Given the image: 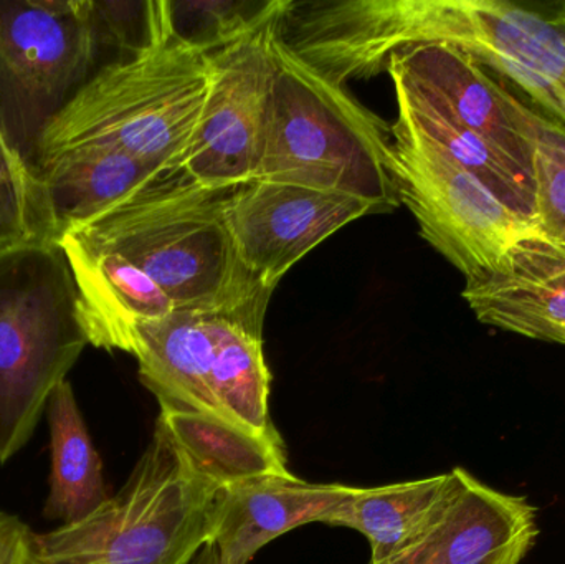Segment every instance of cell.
<instances>
[{"label": "cell", "instance_id": "12", "mask_svg": "<svg viewBox=\"0 0 565 564\" xmlns=\"http://www.w3.org/2000/svg\"><path fill=\"white\" fill-rule=\"evenodd\" d=\"M537 507L468 470L437 522L381 564H521L540 536Z\"/></svg>", "mask_w": 565, "mask_h": 564}, {"label": "cell", "instance_id": "23", "mask_svg": "<svg viewBox=\"0 0 565 564\" xmlns=\"http://www.w3.org/2000/svg\"><path fill=\"white\" fill-rule=\"evenodd\" d=\"M524 105L533 136L534 224L541 237L565 247V126L530 102Z\"/></svg>", "mask_w": 565, "mask_h": 564}, {"label": "cell", "instance_id": "21", "mask_svg": "<svg viewBox=\"0 0 565 564\" xmlns=\"http://www.w3.org/2000/svg\"><path fill=\"white\" fill-rule=\"evenodd\" d=\"M215 357L212 387L218 416L264 437H280L270 416L271 373L264 328L212 315Z\"/></svg>", "mask_w": 565, "mask_h": 564}, {"label": "cell", "instance_id": "6", "mask_svg": "<svg viewBox=\"0 0 565 564\" xmlns=\"http://www.w3.org/2000/svg\"><path fill=\"white\" fill-rule=\"evenodd\" d=\"M221 493L156 421L125 487L82 522L33 535V546L46 564H191L211 543Z\"/></svg>", "mask_w": 565, "mask_h": 564}, {"label": "cell", "instance_id": "7", "mask_svg": "<svg viewBox=\"0 0 565 564\" xmlns=\"http://www.w3.org/2000/svg\"><path fill=\"white\" fill-rule=\"evenodd\" d=\"M89 0H0V135L30 166L52 119L102 68Z\"/></svg>", "mask_w": 565, "mask_h": 564}, {"label": "cell", "instance_id": "16", "mask_svg": "<svg viewBox=\"0 0 565 564\" xmlns=\"http://www.w3.org/2000/svg\"><path fill=\"white\" fill-rule=\"evenodd\" d=\"M131 354L138 360L139 380L158 397L161 409L221 419L212 387V315L175 310L142 323L136 330Z\"/></svg>", "mask_w": 565, "mask_h": 564}, {"label": "cell", "instance_id": "19", "mask_svg": "<svg viewBox=\"0 0 565 564\" xmlns=\"http://www.w3.org/2000/svg\"><path fill=\"white\" fill-rule=\"evenodd\" d=\"M192 472L221 490L286 476L281 437H264L205 414L161 409L158 417Z\"/></svg>", "mask_w": 565, "mask_h": 564}, {"label": "cell", "instance_id": "17", "mask_svg": "<svg viewBox=\"0 0 565 564\" xmlns=\"http://www.w3.org/2000/svg\"><path fill=\"white\" fill-rule=\"evenodd\" d=\"M53 242L171 172L109 146H79L36 168Z\"/></svg>", "mask_w": 565, "mask_h": 564}, {"label": "cell", "instance_id": "13", "mask_svg": "<svg viewBox=\"0 0 565 564\" xmlns=\"http://www.w3.org/2000/svg\"><path fill=\"white\" fill-rule=\"evenodd\" d=\"M461 297L488 327L565 344V247L527 235L467 278Z\"/></svg>", "mask_w": 565, "mask_h": 564}, {"label": "cell", "instance_id": "2", "mask_svg": "<svg viewBox=\"0 0 565 564\" xmlns=\"http://www.w3.org/2000/svg\"><path fill=\"white\" fill-rule=\"evenodd\" d=\"M345 70L367 79L411 46L445 43L565 126V49L543 10L508 0H345L334 17Z\"/></svg>", "mask_w": 565, "mask_h": 564}, {"label": "cell", "instance_id": "5", "mask_svg": "<svg viewBox=\"0 0 565 564\" xmlns=\"http://www.w3.org/2000/svg\"><path fill=\"white\" fill-rule=\"evenodd\" d=\"M88 344L62 248L26 242L0 251V464L30 443Z\"/></svg>", "mask_w": 565, "mask_h": 564}, {"label": "cell", "instance_id": "26", "mask_svg": "<svg viewBox=\"0 0 565 564\" xmlns=\"http://www.w3.org/2000/svg\"><path fill=\"white\" fill-rule=\"evenodd\" d=\"M546 19L550 20L551 25L556 29L561 42L565 49V2H557L550 6V10H543Z\"/></svg>", "mask_w": 565, "mask_h": 564}, {"label": "cell", "instance_id": "15", "mask_svg": "<svg viewBox=\"0 0 565 564\" xmlns=\"http://www.w3.org/2000/svg\"><path fill=\"white\" fill-rule=\"evenodd\" d=\"M55 244L75 278L83 327L93 347L131 354L142 323L178 310L171 297L128 258L96 251L68 234Z\"/></svg>", "mask_w": 565, "mask_h": 564}, {"label": "cell", "instance_id": "24", "mask_svg": "<svg viewBox=\"0 0 565 564\" xmlns=\"http://www.w3.org/2000/svg\"><path fill=\"white\" fill-rule=\"evenodd\" d=\"M26 242H53L39 174L0 135V251Z\"/></svg>", "mask_w": 565, "mask_h": 564}, {"label": "cell", "instance_id": "20", "mask_svg": "<svg viewBox=\"0 0 565 564\" xmlns=\"http://www.w3.org/2000/svg\"><path fill=\"white\" fill-rule=\"evenodd\" d=\"M45 413L52 447V476L43 513L62 525H73L108 500L103 464L68 381L55 387Z\"/></svg>", "mask_w": 565, "mask_h": 564}, {"label": "cell", "instance_id": "11", "mask_svg": "<svg viewBox=\"0 0 565 564\" xmlns=\"http://www.w3.org/2000/svg\"><path fill=\"white\" fill-rule=\"evenodd\" d=\"M387 73L401 76L533 179V136L524 99L467 53L445 43L411 46L392 55Z\"/></svg>", "mask_w": 565, "mask_h": 564}, {"label": "cell", "instance_id": "3", "mask_svg": "<svg viewBox=\"0 0 565 564\" xmlns=\"http://www.w3.org/2000/svg\"><path fill=\"white\" fill-rule=\"evenodd\" d=\"M227 194L171 172L65 234L128 258L178 310L222 315L264 328L271 294L238 258L225 215Z\"/></svg>", "mask_w": 565, "mask_h": 564}, {"label": "cell", "instance_id": "14", "mask_svg": "<svg viewBox=\"0 0 565 564\" xmlns=\"http://www.w3.org/2000/svg\"><path fill=\"white\" fill-rule=\"evenodd\" d=\"M355 489L306 482L289 472L222 490L211 543L222 564H250L278 536L308 523L326 525L329 515Z\"/></svg>", "mask_w": 565, "mask_h": 564}, {"label": "cell", "instance_id": "28", "mask_svg": "<svg viewBox=\"0 0 565 564\" xmlns=\"http://www.w3.org/2000/svg\"><path fill=\"white\" fill-rule=\"evenodd\" d=\"M23 564H46V563L43 562L42 558H40L39 553L35 552V546H33V543H32V549H30L29 556H26L25 563H23Z\"/></svg>", "mask_w": 565, "mask_h": 564}, {"label": "cell", "instance_id": "1", "mask_svg": "<svg viewBox=\"0 0 565 564\" xmlns=\"http://www.w3.org/2000/svg\"><path fill=\"white\" fill-rule=\"evenodd\" d=\"M145 13V43L103 65L52 119L39 164L66 149L109 146L181 171L211 92L214 43L184 35L168 0L146 2Z\"/></svg>", "mask_w": 565, "mask_h": 564}, {"label": "cell", "instance_id": "4", "mask_svg": "<svg viewBox=\"0 0 565 564\" xmlns=\"http://www.w3.org/2000/svg\"><path fill=\"white\" fill-rule=\"evenodd\" d=\"M270 125L257 179L355 195L381 214L401 205L392 175L391 125L348 86L322 75L286 43L275 45Z\"/></svg>", "mask_w": 565, "mask_h": 564}, {"label": "cell", "instance_id": "8", "mask_svg": "<svg viewBox=\"0 0 565 564\" xmlns=\"http://www.w3.org/2000/svg\"><path fill=\"white\" fill-rule=\"evenodd\" d=\"M292 2L274 0L242 13L211 42L212 82L182 174L212 191L255 181L270 125L275 45Z\"/></svg>", "mask_w": 565, "mask_h": 564}, {"label": "cell", "instance_id": "27", "mask_svg": "<svg viewBox=\"0 0 565 564\" xmlns=\"http://www.w3.org/2000/svg\"><path fill=\"white\" fill-rule=\"evenodd\" d=\"M191 564H222V562L217 549L212 543H207Z\"/></svg>", "mask_w": 565, "mask_h": 564}, {"label": "cell", "instance_id": "18", "mask_svg": "<svg viewBox=\"0 0 565 564\" xmlns=\"http://www.w3.org/2000/svg\"><path fill=\"white\" fill-rule=\"evenodd\" d=\"M461 467L440 476L374 489H355L326 520L362 533L371 545V562L381 564L420 539L444 512L460 486Z\"/></svg>", "mask_w": 565, "mask_h": 564}, {"label": "cell", "instance_id": "9", "mask_svg": "<svg viewBox=\"0 0 565 564\" xmlns=\"http://www.w3.org/2000/svg\"><path fill=\"white\" fill-rule=\"evenodd\" d=\"M395 102L391 151L398 201L438 254L470 278L493 267L521 238L537 234L536 225L510 211L415 125L404 103Z\"/></svg>", "mask_w": 565, "mask_h": 564}, {"label": "cell", "instance_id": "25", "mask_svg": "<svg viewBox=\"0 0 565 564\" xmlns=\"http://www.w3.org/2000/svg\"><path fill=\"white\" fill-rule=\"evenodd\" d=\"M35 533L17 517L0 510V564H23Z\"/></svg>", "mask_w": 565, "mask_h": 564}, {"label": "cell", "instance_id": "22", "mask_svg": "<svg viewBox=\"0 0 565 564\" xmlns=\"http://www.w3.org/2000/svg\"><path fill=\"white\" fill-rule=\"evenodd\" d=\"M391 78L395 99L404 103L415 125L457 164L490 189L510 211L534 224L536 202L533 179L487 139L460 125L444 108L415 92L401 76L391 75Z\"/></svg>", "mask_w": 565, "mask_h": 564}, {"label": "cell", "instance_id": "10", "mask_svg": "<svg viewBox=\"0 0 565 564\" xmlns=\"http://www.w3.org/2000/svg\"><path fill=\"white\" fill-rule=\"evenodd\" d=\"M377 205L326 189L255 179L228 191L225 215L248 274L274 295L281 278L312 248Z\"/></svg>", "mask_w": 565, "mask_h": 564}]
</instances>
